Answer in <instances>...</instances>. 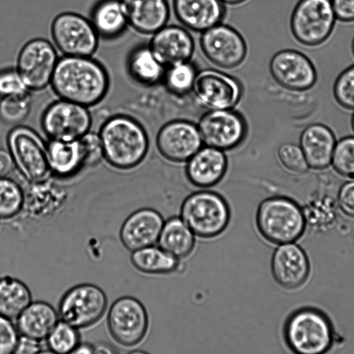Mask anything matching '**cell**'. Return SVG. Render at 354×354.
<instances>
[{
    "label": "cell",
    "instance_id": "obj_1",
    "mask_svg": "<svg viewBox=\"0 0 354 354\" xmlns=\"http://www.w3.org/2000/svg\"><path fill=\"white\" fill-rule=\"evenodd\" d=\"M60 98L91 106L100 102L109 87L104 66L91 56H68L59 58L50 82Z\"/></svg>",
    "mask_w": 354,
    "mask_h": 354
},
{
    "label": "cell",
    "instance_id": "obj_2",
    "mask_svg": "<svg viewBox=\"0 0 354 354\" xmlns=\"http://www.w3.org/2000/svg\"><path fill=\"white\" fill-rule=\"evenodd\" d=\"M99 136L104 159L120 169L133 168L142 162L149 149V138L143 126L126 115L109 118L102 125Z\"/></svg>",
    "mask_w": 354,
    "mask_h": 354
},
{
    "label": "cell",
    "instance_id": "obj_3",
    "mask_svg": "<svg viewBox=\"0 0 354 354\" xmlns=\"http://www.w3.org/2000/svg\"><path fill=\"white\" fill-rule=\"evenodd\" d=\"M256 224L260 234L274 244L294 243L304 234L306 221L303 210L292 200L273 196L258 206Z\"/></svg>",
    "mask_w": 354,
    "mask_h": 354
},
{
    "label": "cell",
    "instance_id": "obj_4",
    "mask_svg": "<svg viewBox=\"0 0 354 354\" xmlns=\"http://www.w3.org/2000/svg\"><path fill=\"white\" fill-rule=\"evenodd\" d=\"M283 337L288 348L295 353L322 354L331 347L334 333L325 314L313 308H304L287 318Z\"/></svg>",
    "mask_w": 354,
    "mask_h": 354
},
{
    "label": "cell",
    "instance_id": "obj_5",
    "mask_svg": "<svg viewBox=\"0 0 354 354\" xmlns=\"http://www.w3.org/2000/svg\"><path fill=\"white\" fill-rule=\"evenodd\" d=\"M180 216L195 236L210 239L218 236L227 228L230 210L221 195L209 190H201L184 199Z\"/></svg>",
    "mask_w": 354,
    "mask_h": 354
},
{
    "label": "cell",
    "instance_id": "obj_6",
    "mask_svg": "<svg viewBox=\"0 0 354 354\" xmlns=\"http://www.w3.org/2000/svg\"><path fill=\"white\" fill-rule=\"evenodd\" d=\"M337 18L331 0H298L290 18L295 40L306 48H317L333 35Z\"/></svg>",
    "mask_w": 354,
    "mask_h": 354
},
{
    "label": "cell",
    "instance_id": "obj_7",
    "mask_svg": "<svg viewBox=\"0 0 354 354\" xmlns=\"http://www.w3.org/2000/svg\"><path fill=\"white\" fill-rule=\"evenodd\" d=\"M15 167L26 180L33 184L45 182L51 174L47 156V143L32 129L18 125L7 136Z\"/></svg>",
    "mask_w": 354,
    "mask_h": 354
},
{
    "label": "cell",
    "instance_id": "obj_8",
    "mask_svg": "<svg viewBox=\"0 0 354 354\" xmlns=\"http://www.w3.org/2000/svg\"><path fill=\"white\" fill-rule=\"evenodd\" d=\"M107 304L106 295L100 287L90 283H80L64 293L57 313L60 320L77 329L84 328L102 317Z\"/></svg>",
    "mask_w": 354,
    "mask_h": 354
},
{
    "label": "cell",
    "instance_id": "obj_9",
    "mask_svg": "<svg viewBox=\"0 0 354 354\" xmlns=\"http://www.w3.org/2000/svg\"><path fill=\"white\" fill-rule=\"evenodd\" d=\"M50 34L55 48L64 55L92 56L99 37L90 19L74 12H64L53 20Z\"/></svg>",
    "mask_w": 354,
    "mask_h": 354
},
{
    "label": "cell",
    "instance_id": "obj_10",
    "mask_svg": "<svg viewBox=\"0 0 354 354\" xmlns=\"http://www.w3.org/2000/svg\"><path fill=\"white\" fill-rule=\"evenodd\" d=\"M41 128L49 140H78L90 131L92 118L87 106L59 99L41 116Z\"/></svg>",
    "mask_w": 354,
    "mask_h": 354
},
{
    "label": "cell",
    "instance_id": "obj_11",
    "mask_svg": "<svg viewBox=\"0 0 354 354\" xmlns=\"http://www.w3.org/2000/svg\"><path fill=\"white\" fill-rule=\"evenodd\" d=\"M58 60L54 44L34 38L19 50L16 69L29 91H41L50 84Z\"/></svg>",
    "mask_w": 354,
    "mask_h": 354
},
{
    "label": "cell",
    "instance_id": "obj_12",
    "mask_svg": "<svg viewBox=\"0 0 354 354\" xmlns=\"http://www.w3.org/2000/svg\"><path fill=\"white\" fill-rule=\"evenodd\" d=\"M107 326L112 337L120 345L131 347L145 338L149 319L144 305L136 298L124 296L111 306Z\"/></svg>",
    "mask_w": 354,
    "mask_h": 354
},
{
    "label": "cell",
    "instance_id": "obj_13",
    "mask_svg": "<svg viewBox=\"0 0 354 354\" xmlns=\"http://www.w3.org/2000/svg\"><path fill=\"white\" fill-rule=\"evenodd\" d=\"M196 125L203 145L222 151L236 147L247 135L244 118L232 109L207 110Z\"/></svg>",
    "mask_w": 354,
    "mask_h": 354
},
{
    "label": "cell",
    "instance_id": "obj_14",
    "mask_svg": "<svg viewBox=\"0 0 354 354\" xmlns=\"http://www.w3.org/2000/svg\"><path fill=\"white\" fill-rule=\"evenodd\" d=\"M192 93L197 104L207 111L229 109L239 103L242 88L232 76L207 68L197 73Z\"/></svg>",
    "mask_w": 354,
    "mask_h": 354
},
{
    "label": "cell",
    "instance_id": "obj_15",
    "mask_svg": "<svg viewBox=\"0 0 354 354\" xmlns=\"http://www.w3.org/2000/svg\"><path fill=\"white\" fill-rule=\"evenodd\" d=\"M200 46L211 63L227 69L241 64L248 53L243 36L235 28L222 23L202 32Z\"/></svg>",
    "mask_w": 354,
    "mask_h": 354
},
{
    "label": "cell",
    "instance_id": "obj_16",
    "mask_svg": "<svg viewBox=\"0 0 354 354\" xmlns=\"http://www.w3.org/2000/svg\"><path fill=\"white\" fill-rule=\"evenodd\" d=\"M156 145L160 154L173 162H186L203 146L197 125L185 119L164 124L158 130Z\"/></svg>",
    "mask_w": 354,
    "mask_h": 354
},
{
    "label": "cell",
    "instance_id": "obj_17",
    "mask_svg": "<svg viewBox=\"0 0 354 354\" xmlns=\"http://www.w3.org/2000/svg\"><path fill=\"white\" fill-rule=\"evenodd\" d=\"M274 80L284 88L304 91L316 81L317 74L311 60L295 49H283L276 53L269 64Z\"/></svg>",
    "mask_w": 354,
    "mask_h": 354
},
{
    "label": "cell",
    "instance_id": "obj_18",
    "mask_svg": "<svg viewBox=\"0 0 354 354\" xmlns=\"http://www.w3.org/2000/svg\"><path fill=\"white\" fill-rule=\"evenodd\" d=\"M164 223L158 211L150 207L140 208L122 222L118 230L119 240L131 252L153 245L158 242Z\"/></svg>",
    "mask_w": 354,
    "mask_h": 354
},
{
    "label": "cell",
    "instance_id": "obj_19",
    "mask_svg": "<svg viewBox=\"0 0 354 354\" xmlns=\"http://www.w3.org/2000/svg\"><path fill=\"white\" fill-rule=\"evenodd\" d=\"M274 279L284 288L293 290L308 279L310 263L304 250L293 243L281 244L274 252L271 259Z\"/></svg>",
    "mask_w": 354,
    "mask_h": 354
},
{
    "label": "cell",
    "instance_id": "obj_20",
    "mask_svg": "<svg viewBox=\"0 0 354 354\" xmlns=\"http://www.w3.org/2000/svg\"><path fill=\"white\" fill-rule=\"evenodd\" d=\"M149 46L165 67L189 61L194 52V41L188 30L177 25H165L153 34Z\"/></svg>",
    "mask_w": 354,
    "mask_h": 354
},
{
    "label": "cell",
    "instance_id": "obj_21",
    "mask_svg": "<svg viewBox=\"0 0 354 354\" xmlns=\"http://www.w3.org/2000/svg\"><path fill=\"white\" fill-rule=\"evenodd\" d=\"M185 174L193 185L207 188L218 183L227 169L224 151L204 145L187 162Z\"/></svg>",
    "mask_w": 354,
    "mask_h": 354
},
{
    "label": "cell",
    "instance_id": "obj_22",
    "mask_svg": "<svg viewBox=\"0 0 354 354\" xmlns=\"http://www.w3.org/2000/svg\"><path fill=\"white\" fill-rule=\"evenodd\" d=\"M174 12L187 29L203 32L222 22L225 16L221 0H173Z\"/></svg>",
    "mask_w": 354,
    "mask_h": 354
},
{
    "label": "cell",
    "instance_id": "obj_23",
    "mask_svg": "<svg viewBox=\"0 0 354 354\" xmlns=\"http://www.w3.org/2000/svg\"><path fill=\"white\" fill-rule=\"evenodd\" d=\"M128 24L137 32L153 35L167 25L170 15L167 0H120Z\"/></svg>",
    "mask_w": 354,
    "mask_h": 354
},
{
    "label": "cell",
    "instance_id": "obj_24",
    "mask_svg": "<svg viewBox=\"0 0 354 354\" xmlns=\"http://www.w3.org/2000/svg\"><path fill=\"white\" fill-rule=\"evenodd\" d=\"M335 145L333 133L324 124H311L301 135L300 147L313 169H324L330 164Z\"/></svg>",
    "mask_w": 354,
    "mask_h": 354
},
{
    "label": "cell",
    "instance_id": "obj_25",
    "mask_svg": "<svg viewBox=\"0 0 354 354\" xmlns=\"http://www.w3.org/2000/svg\"><path fill=\"white\" fill-rule=\"evenodd\" d=\"M20 335L43 341L59 321L57 310L44 301H31L16 318Z\"/></svg>",
    "mask_w": 354,
    "mask_h": 354
},
{
    "label": "cell",
    "instance_id": "obj_26",
    "mask_svg": "<svg viewBox=\"0 0 354 354\" xmlns=\"http://www.w3.org/2000/svg\"><path fill=\"white\" fill-rule=\"evenodd\" d=\"M47 156L50 173L58 178L73 176L84 168L80 139L50 140L47 143Z\"/></svg>",
    "mask_w": 354,
    "mask_h": 354
},
{
    "label": "cell",
    "instance_id": "obj_27",
    "mask_svg": "<svg viewBox=\"0 0 354 354\" xmlns=\"http://www.w3.org/2000/svg\"><path fill=\"white\" fill-rule=\"evenodd\" d=\"M90 20L98 35L105 39L119 37L129 25L120 0L98 1Z\"/></svg>",
    "mask_w": 354,
    "mask_h": 354
},
{
    "label": "cell",
    "instance_id": "obj_28",
    "mask_svg": "<svg viewBox=\"0 0 354 354\" xmlns=\"http://www.w3.org/2000/svg\"><path fill=\"white\" fill-rule=\"evenodd\" d=\"M158 243L159 247L178 259L187 257L195 247V235L180 218L173 216L165 221Z\"/></svg>",
    "mask_w": 354,
    "mask_h": 354
},
{
    "label": "cell",
    "instance_id": "obj_29",
    "mask_svg": "<svg viewBox=\"0 0 354 354\" xmlns=\"http://www.w3.org/2000/svg\"><path fill=\"white\" fill-rule=\"evenodd\" d=\"M127 67L131 77L143 86H153L162 80L166 68L155 57L149 44L139 45L131 51Z\"/></svg>",
    "mask_w": 354,
    "mask_h": 354
},
{
    "label": "cell",
    "instance_id": "obj_30",
    "mask_svg": "<svg viewBox=\"0 0 354 354\" xmlns=\"http://www.w3.org/2000/svg\"><path fill=\"white\" fill-rule=\"evenodd\" d=\"M32 301V293L21 280L11 276L0 278V315L16 319Z\"/></svg>",
    "mask_w": 354,
    "mask_h": 354
},
{
    "label": "cell",
    "instance_id": "obj_31",
    "mask_svg": "<svg viewBox=\"0 0 354 354\" xmlns=\"http://www.w3.org/2000/svg\"><path fill=\"white\" fill-rule=\"evenodd\" d=\"M130 259L136 269L149 274H170L179 266V259L153 245L132 251Z\"/></svg>",
    "mask_w": 354,
    "mask_h": 354
},
{
    "label": "cell",
    "instance_id": "obj_32",
    "mask_svg": "<svg viewBox=\"0 0 354 354\" xmlns=\"http://www.w3.org/2000/svg\"><path fill=\"white\" fill-rule=\"evenodd\" d=\"M197 73L194 64L189 60L167 66L162 80L169 93L184 95L192 92Z\"/></svg>",
    "mask_w": 354,
    "mask_h": 354
},
{
    "label": "cell",
    "instance_id": "obj_33",
    "mask_svg": "<svg viewBox=\"0 0 354 354\" xmlns=\"http://www.w3.org/2000/svg\"><path fill=\"white\" fill-rule=\"evenodd\" d=\"M24 203L25 193L19 183L8 177L0 178V220L18 216Z\"/></svg>",
    "mask_w": 354,
    "mask_h": 354
},
{
    "label": "cell",
    "instance_id": "obj_34",
    "mask_svg": "<svg viewBox=\"0 0 354 354\" xmlns=\"http://www.w3.org/2000/svg\"><path fill=\"white\" fill-rule=\"evenodd\" d=\"M47 349L57 354L73 353L80 342L78 329L59 320L46 339Z\"/></svg>",
    "mask_w": 354,
    "mask_h": 354
},
{
    "label": "cell",
    "instance_id": "obj_35",
    "mask_svg": "<svg viewBox=\"0 0 354 354\" xmlns=\"http://www.w3.org/2000/svg\"><path fill=\"white\" fill-rule=\"evenodd\" d=\"M31 105L28 93L1 98L0 120L7 124H19L28 116Z\"/></svg>",
    "mask_w": 354,
    "mask_h": 354
},
{
    "label": "cell",
    "instance_id": "obj_36",
    "mask_svg": "<svg viewBox=\"0 0 354 354\" xmlns=\"http://www.w3.org/2000/svg\"><path fill=\"white\" fill-rule=\"evenodd\" d=\"M331 163L339 174L354 178V137L342 138L336 143Z\"/></svg>",
    "mask_w": 354,
    "mask_h": 354
},
{
    "label": "cell",
    "instance_id": "obj_37",
    "mask_svg": "<svg viewBox=\"0 0 354 354\" xmlns=\"http://www.w3.org/2000/svg\"><path fill=\"white\" fill-rule=\"evenodd\" d=\"M277 153L282 166L291 174H302L309 167L301 147L295 144L281 145Z\"/></svg>",
    "mask_w": 354,
    "mask_h": 354
},
{
    "label": "cell",
    "instance_id": "obj_38",
    "mask_svg": "<svg viewBox=\"0 0 354 354\" xmlns=\"http://www.w3.org/2000/svg\"><path fill=\"white\" fill-rule=\"evenodd\" d=\"M334 95L340 105L354 109V65L338 77L334 86Z\"/></svg>",
    "mask_w": 354,
    "mask_h": 354
},
{
    "label": "cell",
    "instance_id": "obj_39",
    "mask_svg": "<svg viewBox=\"0 0 354 354\" xmlns=\"http://www.w3.org/2000/svg\"><path fill=\"white\" fill-rule=\"evenodd\" d=\"M82 145L84 168H92L104 159L101 140L98 133L89 131L80 138Z\"/></svg>",
    "mask_w": 354,
    "mask_h": 354
},
{
    "label": "cell",
    "instance_id": "obj_40",
    "mask_svg": "<svg viewBox=\"0 0 354 354\" xmlns=\"http://www.w3.org/2000/svg\"><path fill=\"white\" fill-rule=\"evenodd\" d=\"M28 91L16 68L0 70V99L26 94Z\"/></svg>",
    "mask_w": 354,
    "mask_h": 354
},
{
    "label": "cell",
    "instance_id": "obj_41",
    "mask_svg": "<svg viewBox=\"0 0 354 354\" xmlns=\"http://www.w3.org/2000/svg\"><path fill=\"white\" fill-rule=\"evenodd\" d=\"M19 333L12 319L0 315V354L14 353Z\"/></svg>",
    "mask_w": 354,
    "mask_h": 354
},
{
    "label": "cell",
    "instance_id": "obj_42",
    "mask_svg": "<svg viewBox=\"0 0 354 354\" xmlns=\"http://www.w3.org/2000/svg\"><path fill=\"white\" fill-rule=\"evenodd\" d=\"M337 201L342 212L354 218V180L342 185L338 194Z\"/></svg>",
    "mask_w": 354,
    "mask_h": 354
},
{
    "label": "cell",
    "instance_id": "obj_43",
    "mask_svg": "<svg viewBox=\"0 0 354 354\" xmlns=\"http://www.w3.org/2000/svg\"><path fill=\"white\" fill-rule=\"evenodd\" d=\"M337 20L344 24L354 23V0H331Z\"/></svg>",
    "mask_w": 354,
    "mask_h": 354
},
{
    "label": "cell",
    "instance_id": "obj_44",
    "mask_svg": "<svg viewBox=\"0 0 354 354\" xmlns=\"http://www.w3.org/2000/svg\"><path fill=\"white\" fill-rule=\"evenodd\" d=\"M41 341L24 335H19L14 353L33 354L44 353Z\"/></svg>",
    "mask_w": 354,
    "mask_h": 354
},
{
    "label": "cell",
    "instance_id": "obj_45",
    "mask_svg": "<svg viewBox=\"0 0 354 354\" xmlns=\"http://www.w3.org/2000/svg\"><path fill=\"white\" fill-rule=\"evenodd\" d=\"M14 168L15 165L9 151L0 148V178L8 177Z\"/></svg>",
    "mask_w": 354,
    "mask_h": 354
},
{
    "label": "cell",
    "instance_id": "obj_46",
    "mask_svg": "<svg viewBox=\"0 0 354 354\" xmlns=\"http://www.w3.org/2000/svg\"><path fill=\"white\" fill-rule=\"evenodd\" d=\"M117 351L111 345L101 342L94 344V353H113Z\"/></svg>",
    "mask_w": 354,
    "mask_h": 354
},
{
    "label": "cell",
    "instance_id": "obj_47",
    "mask_svg": "<svg viewBox=\"0 0 354 354\" xmlns=\"http://www.w3.org/2000/svg\"><path fill=\"white\" fill-rule=\"evenodd\" d=\"M73 353H94V344L88 342H80Z\"/></svg>",
    "mask_w": 354,
    "mask_h": 354
},
{
    "label": "cell",
    "instance_id": "obj_48",
    "mask_svg": "<svg viewBox=\"0 0 354 354\" xmlns=\"http://www.w3.org/2000/svg\"><path fill=\"white\" fill-rule=\"evenodd\" d=\"M225 4L237 5L245 2L247 0H221Z\"/></svg>",
    "mask_w": 354,
    "mask_h": 354
},
{
    "label": "cell",
    "instance_id": "obj_49",
    "mask_svg": "<svg viewBox=\"0 0 354 354\" xmlns=\"http://www.w3.org/2000/svg\"><path fill=\"white\" fill-rule=\"evenodd\" d=\"M351 50H352L353 55L354 56V36H353L352 41H351Z\"/></svg>",
    "mask_w": 354,
    "mask_h": 354
},
{
    "label": "cell",
    "instance_id": "obj_50",
    "mask_svg": "<svg viewBox=\"0 0 354 354\" xmlns=\"http://www.w3.org/2000/svg\"><path fill=\"white\" fill-rule=\"evenodd\" d=\"M352 125H353V128L354 129V114H353V118H352Z\"/></svg>",
    "mask_w": 354,
    "mask_h": 354
}]
</instances>
